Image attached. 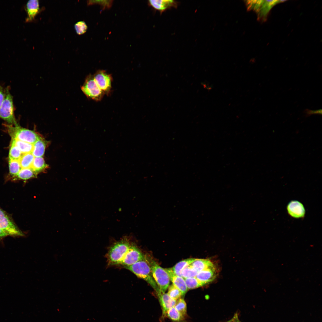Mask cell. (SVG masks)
Segmentation results:
<instances>
[{"label": "cell", "mask_w": 322, "mask_h": 322, "mask_svg": "<svg viewBox=\"0 0 322 322\" xmlns=\"http://www.w3.org/2000/svg\"><path fill=\"white\" fill-rule=\"evenodd\" d=\"M226 322H232V319Z\"/></svg>", "instance_id": "37"}, {"label": "cell", "mask_w": 322, "mask_h": 322, "mask_svg": "<svg viewBox=\"0 0 322 322\" xmlns=\"http://www.w3.org/2000/svg\"><path fill=\"white\" fill-rule=\"evenodd\" d=\"M287 209L289 214L295 218L304 217L305 214V209L303 204L297 200H292L288 204Z\"/></svg>", "instance_id": "11"}, {"label": "cell", "mask_w": 322, "mask_h": 322, "mask_svg": "<svg viewBox=\"0 0 322 322\" xmlns=\"http://www.w3.org/2000/svg\"><path fill=\"white\" fill-rule=\"evenodd\" d=\"M9 174L11 178L16 176L22 168L19 161L9 160Z\"/></svg>", "instance_id": "26"}, {"label": "cell", "mask_w": 322, "mask_h": 322, "mask_svg": "<svg viewBox=\"0 0 322 322\" xmlns=\"http://www.w3.org/2000/svg\"><path fill=\"white\" fill-rule=\"evenodd\" d=\"M0 229L8 236H24V233L18 228L7 213L1 209Z\"/></svg>", "instance_id": "8"}, {"label": "cell", "mask_w": 322, "mask_h": 322, "mask_svg": "<svg viewBox=\"0 0 322 322\" xmlns=\"http://www.w3.org/2000/svg\"><path fill=\"white\" fill-rule=\"evenodd\" d=\"M47 143L41 137L33 144L32 153L34 157H42L44 155Z\"/></svg>", "instance_id": "17"}, {"label": "cell", "mask_w": 322, "mask_h": 322, "mask_svg": "<svg viewBox=\"0 0 322 322\" xmlns=\"http://www.w3.org/2000/svg\"><path fill=\"white\" fill-rule=\"evenodd\" d=\"M131 238L125 236L114 242L109 248L107 255L110 265L120 264L132 244Z\"/></svg>", "instance_id": "1"}, {"label": "cell", "mask_w": 322, "mask_h": 322, "mask_svg": "<svg viewBox=\"0 0 322 322\" xmlns=\"http://www.w3.org/2000/svg\"><path fill=\"white\" fill-rule=\"evenodd\" d=\"M0 118L10 125L17 124L14 115L13 98L8 87L5 89L4 98L0 108Z\"/></svg>", "instance_id": "5"}, {"label": "cell", "mask_w": 322, "mask_h": 322, "mask_svg": "<svg viewBox=\"0 0 322 322\" xmlns=\"http://www.w3.org/2000/svg\"><path fill=\"white\" fill-rule=\"evenodd\" d=\"M23 154L15 143V140L12 139L9 155V160L19 161Z\"/></svg>", "instance_id": "22"}, {"label": "cell", "mask_w": 322, "mask_h": 322, "mask_svg": "<svg viewBox=\"0 0 322 322\" xmlns=\"http://www.w3.org/2000/svg\"><path fill=\"white\" fill-rule=\"evenodd\" d=\"M25 10L27 14L25 21L29 22L32 21L40 10L38 0L28 1L26 5Z\"/></svg>", "instance_id": "16"}, {"label": "cell", "mask_w": 322, "mask_h": 322, "mask_svg": "<svg viewBox=\"0 0 322 322\" xmlns=\"http://www.w3.org/2000/svg\"><path fill=\"white\" fill-rule=\"evenodd\" d=\"M124 267L139 278L146 281L154 289L157 295L162 293L153 277L150 265L146 257L144 260L139 261L131 265Z\"/></svg>", "instance_id": "2"}, {"label": "cell", "mask_w": 322, "mask_h": 322, "mask_svg": "<svg viewBox=\"0 0 322 322\" xmlns=\"http://www.w3.org/2000/svg\"><path fill=\"white\" fill-rule=\"evenodd\" d=\"M146 258L151 268L153 277L161 292L164 293L168 288L170 279L166 271L152 259Z\"/></svg>", "instance_id": "4"}, {"label": "cell", "mask_w": 322, "mask_h": 322, "mask_svg": "<svg viewBox=\"0 0 322 322\" xmlns=\"http://www.w3.org/2000/svg\"><path fill=\"white\" fill-rule=\"evenodd\" d=\"M157 296L162 309L161 318L164 319L166 315L167 311L174 306L176 300L172 298L166 293H161L157 295Z\"/></svg>", "instance_id": "13"}, {"label": "cell", "mask_w": 322, "mask_h": 322, "mask_svg": "<svg viewBox=\"0 0 322 322\" xmlns=\"http://www.w3.org/2000/svg\"><path fill=\"white\" fill-rule=\"evenodd\" d=\"M14 140L16 145L23 154L32 153L33 144L18 140Z\"/></svg>", "instance_id": "25"}, {"label": "cell", "mask_w": 322, "mask_h": 322, "mask_svg": "<svg viewBox=\"0 0 322 322\" xmlns=\"http://www.w3.org/2000/svg\"><path fill=\"white\" fill-rule=\"evenodd\" d=\"M81 89L88 97L96 101L100 100L105 94L97 84L93 76L91 75L86 79Z\"/></svg>", "instance_id": "6"}, {"label": "cell", "mask_w": 322, "mask_h": 322, "mask_svg": "<svg viewBox=\"0 0 322 322\" xmlns=\"http://www.w3.org/2000/svg\"><path fill=\"white\" fill-rule=\"evenodd\" d=\"M304 112L307 115H310L314 114H321L322 113V110L321 109L316 110H312L307 109H306L305 110Z\"/></svg>", "instance_id": "34"}, {"label": "cell", "mask_w": 322, "mask_h": 322, "mask_svg": "<svg viewBox=\"0 0 322 322\" xmlns=\"http://www.w3.org/2000/svg\"><path fill=\"white\" fill-rule=\"evenodd\" d=\"M97 84L105 94L109 93L112 87V78L105 71L99 70L93 75Z\"/></svg>", "instance_id": "10"}, {"label": "cell", "mask_w": 322, "mask_h": 322, "mask_svg": "<svg viewBox=\"0 0 322 322\" xmlns=\"http://www.w3.org/2000/svg\"><path fill=\"white\" fill-rule=\"evenodd\" d=\"M168 288L167 293L172 298L177 300L182 296L180 290L173 284L169 286Z\"/></svg>", "instance_id": "29"}, {"label": "cell", "mask_w": 322, "mask_h": 322, "mask_svg": "<svg viewBox=\"0 0 322 322\" xmlns=\"http://www.w3.org/2000/svg\"><path fill=\"white\" fill-rule=\"evenodd\" d=\"M145 258V257L140 249L132 243L120 264L123 265L124 267L128 266Z\"/></svg>", "instance_id": "9"}, {"label": "cell", "mask_w": 322, "mask_h": 322, "mask_svg": "<svg viewBox=\"0 0 322 322\" xmlns=\"http://www.w3.org/2000/svg\"><path fill=\"white\" fill-rule=\"evenodd\" d=\"M165 269L168 273L170 280L173 284L180 290L182 295L184 296L188 290L184 278L175 274L171 268H165Z\"/></svg>", "instance_id": "14"}, {"label": "cell", "mask_w": 322, "mask_h": 322, "mask_svg": "<svg viewBox=\"0 0 322 322\" xmlns=\"http://www.w3.org/2000/svg\"><path fill=\"white\" fill-rule=\"evenodd\" d=\"M74 27L77 34L80 35L85 33L87 29V26L83 21L77 22L74 25Z\"/></svg>", "instance_id": "32"}, {"label": "cell", "mask_w": 322, "mask_h": 322, "mask_svg": "<svg viewBox=\"0 0 322 322\" xmlns=\"http://www.w3.org/2000/svg\"><path fill=\"white\" fill-rule=\"evenodd\" d=\"M34 157L32 153L23 154L19 160L22 168H31Z\"/></svg>", "instance_id": "24"}, {"label": "cell", "mask_w": 322, "mask_h": 322, "mask_svg": "<svg viewBox=\"0 0 322 322\" xmlns=\"http://www.w3.org/2000/svg\"><path fill=\"white\" fill-rule=\"evenodd\" d=\"M48 167L42 157H35L31 168L36 173L38 174L43 171Z\"/></svg>", "instance_id": "21"}, {"label": "cell", "mask_w": 322, "mask_h": 322, "mask_svg": "<svg viewBox=\"0 0 322 322\" xmlns=\"http://www.w3.org/2000/svg\"><path fill=\"white\" fill-rule=\"evenodd\" d=\"M7 236H8L7 233L0 229V239L2 238Z\"/></svg>", "instance_id": "36"}, {"label": "cell", "mask_w": 322, "mask_h": 322, "mask_svg": "<svg viewBox=\"0 0 322 322\" xmlns=\"http://www.w3.org/2000/svg\"><path fill=\"white\" fill-rule=\"evenodd\" d=\"M282 0L252 1L249 3L250 7L257 13L259 17L265 20L270 10L275 5L284 2Z\"/></svg>", "instance_id": "7"}, {"label": "cell", "mask_w": 322, "mask_h": 322, "mask_svg": "<svg viewBox=\"0 0 322 322\" xmlns=\"http://www.w3.org/2000/svg\"><path fill=\"white\" fill-rule=\"evenodd\" d=\"M176 309L184 317L187 314L186 303L183 298H180L176 301L174 306Z\"/></svg>", "instance_id": "30"}, {"label": "cell", "mask_w": 322, "mask_h": 322, "mask_svg": "<svg viewBox=\"0 0 322 322\" xmlns=\"http://www.w3.org/2000/svg\"><path fill=\"white\" fill-rule=\"evenodd\" d=\"M232 322H242L239 319L237 313H236L232 318Z\"/></svg>", "instance_id": "35"}, {"label": "cell", "mask_w": 322, "mask_h": 322, "mask_svg": "<svg viewBox=\"0 0 322 322\" xmlns=\"http://www.w3.org/2000/svg\"><path fill=\"white\" fill-rule=\"evenodd\" d=\"M38 174L31 168H22L16 176L11 179L13 181L20 180H26L36 177Z\"/></svg>", "instance_id": "18"}, {"label": "cell", "mask_w": 322, "mask_h": 322, "mask_svg": "<svg viewBox=\"0 0 322 322\" xmlns=\"http://www.w3.org/2000/svg\"><path fill=\"white\" fill-rule=\"evenodd\" d=\"M198 272L190 265L182 271L181 275L184 278L196 277Z\"/></svg>", "instance_id": "28"}, {"label": "cell", "mask_w": 322, "mask_h": 322, "mask_svg": "<svg viewBox=\"0 0 322 322\" xmlns=\"http://www.w3.org/2000/svg\"><path fill=\"white\" fill-rule=\"evenodd\" d=\"M188 289H196L204 286L196 277L184 278Z\"/></svg>", "instance_id": "27"}, {"label": "cell", "mask_w": 322, "mask_h": 322, "mask_svg": "<svg viewBox=\"0 0 322 322\" xmlns=\"http://www.w3.org/2000/svg\"><path fill=\"white\" fill-rule=\"evenodd\" d=\"M7 132L12 139L33 144L41 137L34 131L22 128L18 124L6 125Z\"/></svg>", "instance_id": "3"}, {"label": "cell", "mask_w": 322, "mask_h": 322, "mask_svg": "<svg viewBox=\"0 0 322 322\" xmlns=\"http://www.w3.org/2000/svg\"><path fill=\"white\" fill-rule=\"evenodd\" d=\"M216 275V269L214 267L199 272L196 278L205 285L213 281Z\"/></svg>", "instance_id": "15"}, {"label": "cell", "mask_w": 322, "mask_h": 322, "mask_svg": "<svg viewBox=\"0 0 322 322\" xmlns=\"http://www.w3.org/2000/svg\"><path fill=\"white\" fill-rule=\"evenodd\" d=\"M174 322H183L185 317L177 311L174 307L167 312L166 316Z\"/></svg>", "instance_id": "23"}, {"label": "cell", "mask_w": 322, "mask_h": 322, "mask_svg": "<svg viewBox=\"0 0 322 322\" xmlns=\"http://www.w3.org/2000/svg\"><path fill=\"white\" fill-rule=\"evenodd\" d=\"M195 259V258H190L182 260L177 263L171 268L172 270L175 274L182 277V271L191 264Z\"/></svg>", "instance_id": "20"}, {"label": "cell", "mask_w": 322, "mask_h": 322, "mask_svg": "<svg viewBox=\"0 0 322 322\" xmlns=\"http://www.w3.org/2000/svg\"><path fill=\"white\" fill-rule=\"evenodd\" d=\"M5 89L0 86V108L1 107L5 97Z\"/></svg>", "instance_id": "33"}, {"label": "cell", "mask_w": 322, "mask_h": 322, "mask_svg": "<svg viewBox=\"0 0 322 322\" xmlns=\"http://www.w3.org/2000/svg\"><path fill=\"white\" fill-rule=\"evenodd\" d=\"M148 4L154 9L161 13L172 7L176 8L179 2L172 0H150Z\"/></svg>", "instance_id": "12"}, {"label": "cell", "mask_w": 322, "mask_h": 322, "mask_svg": "<svg viewBox=\"0 0 322 322\" xmlns=\"http://www.w3.org/2000/svg\"><path fill=\"white\" fill-rule=\"evenodd\" d=\"M113 1L112 0H89L88 1L87 4L89 5L99 4L103 10L111 7L112 5Z\"/></svg>", "instance_id": "31"}, {"label": "cell", "mask_w": 322, "mask_h": 322, "mask_svg": "<svg viewBox=\"0 0 322 322\" xmlns=\"http://www.w3.org/2000/svg\"><path fill=\"white\" fill-rule=\"evenodd\" d=\"M190 265L198 272L215 267L210 261L204 259L196 258Z\"/></svg>", "instance_id": "19"}]
</instances>
